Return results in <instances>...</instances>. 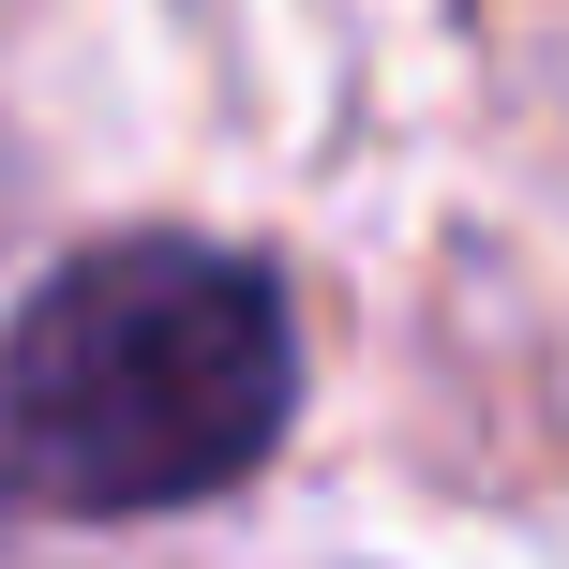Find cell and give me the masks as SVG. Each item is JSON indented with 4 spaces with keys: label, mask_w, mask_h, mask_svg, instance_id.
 <instances>
[{
    "label": "cell",
    "mask_w": 569,
    "mask_h": 569,
    "mask_svg": "<svg viewBox=\"0 0 569 569\" xmlns=\"http://www.w3.org/2000/svg\"><path fill=\"white\" fill-rule=\"evenodd\" d=\"M300 420L284 284L226 240H90L0 330V480L30 510H196Z\"/></svg>",
    "instance_id": "cell-1"
}]
</instances>
